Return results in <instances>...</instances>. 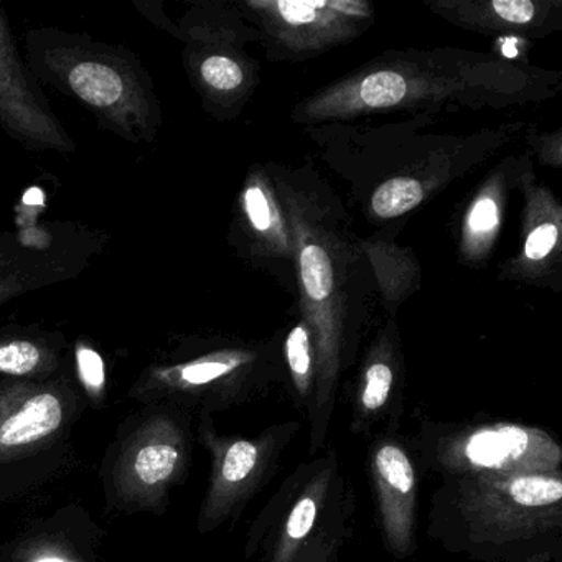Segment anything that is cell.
Wrapping results in <instances>:
<instances>
[{"label":"cell","mask_w":562,"mask_h":562,"mask_svg":"<svg viewBox=\"0 0 562 562\" xmlns=\"http://www.w3.org/2000/svg\"><path fill=\"white\" fill-rule=\"evenodd\" d=\"M426 535L472 561H562V470L440 479Z\"/></svg>","instance_id":"1"},{"label":"cell","mask_w":562,"mask_h":562,"mask_svg":"<svg viewBox=\"0 0 562 562\" xmlns=\"http://www.w3.org/2000/svg\"><path fill=\"white\" fill-rule=\"evenodd\" d=\"M29 70L93 114L108 133L131 144H150L162 124L154 81L123 45L88 34L35 27L25 34Z\"/></svg>","instance_id":"2"},{"label":"cell","mask_w":562,"mask_h":562,"mask_svg":"<svg viewBox=\"0 0 562 562\" xmlns=\"http://www.w3.org/2000/svg\"><path fill=\"white\" fill-rule=\"evenodd\" d=\"M358 499L337 447H325L279 483L246 532L243 558L258 562H341Z\"/></svg>","instance_id":"3"},{"label":"cell","mask_w":562,"mask_h":562,"mask_svg":"<svg viewBox=\"0 0 562 562\" xmlns=\"http://www.w3.org/2000/svg\"><path fill=\"white\" fill-rule=\"evenodd\" d=\"M409 439L420 473L508 475L562 470V446L544 427L502 419H423Z\"/></svg>","instance_id":"4"},{"label":"cell","mask_w":562,"mask_h":562,"mask_svg":"<svg viewBox=\"0 0 562 562\" xmlns=\"http://www.w3.org/2000/svg\"><path fill=\"white\" fill-rule=\"evenodd\" d=\"M301 429L299 420H285L251 437L223 436L212 414L200 413V442L212 462L196 525L200 535L241 518L249 503L278 475L285 450Z\"/></svg>","instance_id":"5"},{"label":"cell","mask_w":562,"mask_h":562,"mask_svg":"<svg viewBox=\"0 0 562 562\" xmlns=\"http://www.w3.org/2000/svg\"><path fill=\"white\" fill-rule=\"evenodd\" d=\"M108 241L106 233L52 220L29 218L14 232H0V307L80 278Z\"/></svg>","instance_id":"6"},{"label":"cell","mask_w":562,"mask_h":562,"mask_svg":"<svg viewBox=\"0 0 562 562\" xmlns=\"http://www.w3.org/2000/svg\"><path fill=\"white\" fill-rule=\"evenodd\" d=\"M243 351H213L170 364H150L133 386V396L199 406L200 413L241 406L259 396L271 374L255 368Z\"/></svg>","instance_id":"7"},{"label":"cell","mask_w":562,"mask_h":562,"mask_svg":"<svg viewBox=\"0 0 562 562\" xmlns=\"http://www.w3.org/2000/svg\"><path fill=\"white\" fill-rule=\"evenodd\" d=\"M368 475L384 549L396 561H406L419 546L423 475L409 439L400 432L374 434L368 447Z\"/></svg>","instance_id":"8"},{"label":"cell","mask_w":562,"mask_h":562,"mask_svg":"<svg viewBox=\"0 0 562 562\" xmlns=\"http://www.w3.org/2000/svg\"><path fill=\"white\" fill-rule=\"evenodd\" d=\"M0 130L32 153L74 154V137L52 111L41 83L19 54L0 5Z\"/></svg>","instance_id":"9"},{"label":"cell","mask_w":562,"mask_h":562,"mask_svg":"<svg viewBox=\"0 0 562 562\" xmlns=\"http://www.w3.org/2000/svg\"><path fill=\"white\" fill-rule=\"evenodd\" d=\"M189 460V426L180 417H156L124 447L114 472L117 493L127 502L159 503L186 476Z\"/></svg>","instance_id":"10"},{"label":"cell","mask_w":562,"mask_h":562,"mask_svg":"<svg viewBox=\"0 0 562 562\" xmlns=\"http://www.w3.org/2000/svg\"><path fill=\"white\" fill-rule=\"evenodd\" d=\"M61 381H0V460L12 459L57 436L67 419Z\"/></svg>","instance_id":"11"},{"label":"cell","mask_w":562,"mask_h":562,"mask_svg":"<svg viewBox=\"0 0 562 562\" xmlns=\"http://www.w3.org/2000/svg\"><path fill=\"white\" fill-rule=\"evenodd\" d=\"M64 334L11 325L0 330V376L48 381L64 364Z\"/></svg>","instance_id":"12"},{"label":"cell","mask_w":562,"mask_h":562,"mask_svg":"<svg viewBox=\"0 0 562 562\" xmlns=\"http://www.w3.org/2000/svg\"><path fill=\"white\" fill-rule=\"evenodd\" d=\"M285 361H288L289 376H291L294 401L299 411L307 414L315 393L317 380V357L311 334L304 325L292 328L285 340Z\"/></svg>","instance_id":"13"},{"label":"cell","mask_w":562,"mask_h":562,"mask_svg":"<svg viewBox=\"0 0 562 562\" xmlns=\"http://www.w3.org/2000/svg\"><path fill=\"white\" fill-rule=\"evenodd\" d=\"M423 187L417 180L393 179L383 183L373 195V212L380 218H396L416 209L423 202Z\"/></svg>","instance_id":"14"},{"label":"cell","mask_w":562,"mask_h":562,"mask_svg":"<svg viewBox=\"0 0 562 562\" xmlns=\"http://www.w3.org/2000/svg\"><path fill=\"white\" fill-rule=\"evenodd\" d=\"M302 285L315 302L325 301L334 285V271L328 252L322 246L307 245L301 252Z\"/></svg>","instance_id":"15"},{"label":"cell","mask_w":562,"mask_h":562,"mask_svg":"<svg viewBox=\"0 0 562 562\" xmlns=\"http://www.w3.org/2000/svg\"><path fill=\"white\" fill-rule=\"evenodd\" d=\"M206 54V52H203ZM196 77L206 90L232 93L245 81L241 67L233 58L222 54L203 55L195 64Z\"/></svg>","instance_id":"16"},{"label":"cell","mask_w":562,"mask_h":562,"mask_svg":"<svg viewBox=\"0 0 562 562\" xmlns=\"http://www.w3.org/2000/svg\"><path fill=\"white\" fill-rule=\"evenodd\" d=\"M407 85L394 71H380L364 78L360 87V100L370 108L394 106L406 97Z\"/></svg>","instance_id":"17"},{"label":"cell","mask_w":562,"mask_h":562,"mask_svg":"<svg viewBox=\"0 0 562 562\" xmlns=\"http://www.w3.org/2000/svg\"><path fill=\"white\" fill-rule=\"evenodd\" d=\"M75 358H77L78 374H80L85 390L90 394L91 400H100L106 391V371H104L103 358L93 347L83 341H78Z\"/></svg>","instance_id":"18"},{"label":"cell","mask_w":562,"mask_h":562,"mask_svg":"<svg viewBox=\"0 0 562 562\" xmlns=\"http://www.w3.org/2000/svg\"><path fill=\"white\" fill-rule=\"evenodd\" d=\"M245 206L252 226L258 232H268L272 226V212L268 196L261 187H249L245 193Z\"/></svg>","instance_id":"19"},{"label":"cell","mask_w":562,"mask_h":562,"mask_svg":"<svg viewBox=\"0 0 562 562\" xmlns=\"http://www.w3.org/2000/svg\"><path fill=\"white\" fill-rule=\"evenodd\" d=\"M467 225H469L470 232L476 236L492 233L498 226V206H496L495 200L480 199L473 205Z\"/></svg>","instance_id":"20"},{"label":"cell","mask_w":562,"mask_h":562,"mask_svg":"<svg viewBox=\"0 0 562 562\" xmlns=\"http://www.w3.org/2000/svg\"><path fill=\"white\" fill-rule=\"evenodd\" d=\"M558 238V226L552 225V223H544V225L538 226V228L529 235L528 241H526V256L532 259V261H539V259L546 258V256L552 251V248H554Z\"/></svg>","instance_id":"21"},{"label":"cell","mask_w":562,"mask_h":562,"mask_svg":"<svg viewBox=\"0 0 562 562\" xmlns=\"http://www.w3.org/2000/svg\"><path fill=\"white\" fill-rule=\"evenodd\" d=\"M493 9L499 19L509 24H528L535 18V5L529 0H495Z\"/></svg>","instance_id":"22"},{"label":"cell","mask_w":562,"mask_h":562,"mask_svg":"<svg viewBox=\"0 0 562 562\" xmlns=\"http://www.w3.org/2000/svg\"><path fill=\"white\" fill-rule=\"evenodd\" d=\"M324 2H278L279 14L291 25L311 24L317 19L318 9H324Z\"/></svg>","instance_id":"23"},{"label":"cell","mask_w":562,"mask_h":562,"mask_svg":"<svg viewBox=\"0 0 562 562\" xmlns=\"http://www.w3.org/2000/svg\"><path fill=\"white\" fill-rule=\"evenodd\" d=\"M50 562H55V561H50Z\"/></svg>","instance_id":"24"},{"label":"cell","mask_w":562,"mask_h":562,"mask_svg":"<svg viewBox=\"0 0 562 562\" xmlns=\"http://www.w3.org/2000/svg\"><path fill=\"white\" fill-rule=\"evenodd\" d=\"M558 562H562V561H558Z\"/></svg>","instance_id":"25"}]
</instances>
